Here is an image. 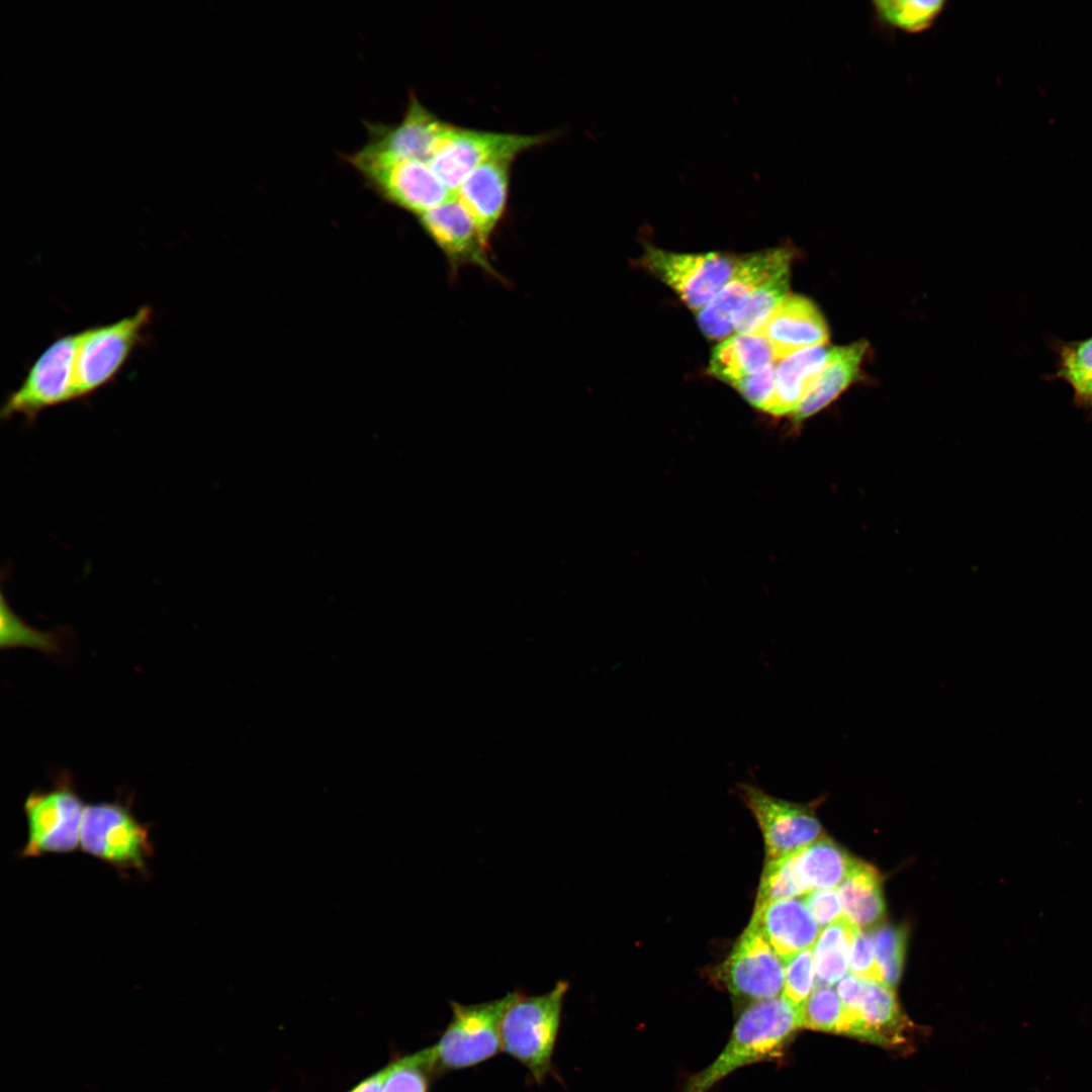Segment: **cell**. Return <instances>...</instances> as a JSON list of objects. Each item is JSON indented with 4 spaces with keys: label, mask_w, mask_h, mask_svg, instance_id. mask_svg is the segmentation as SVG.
Returning a JSON list of instances; mask_svg holds the SVG:
<instances>
[{
    "label": "cell",
    "mask_w": 1092,
    "mask_h": 1092,
    "mask_svg": "<svg viewBox=\"0 0 1092 1092\" xmlns=\"http://www.w3.org/2000/svg\"><path fill=\"white\" fill-rule=\"evenodd\" d=\"M568 984L558 981L545 994L519 995L504 1014L502 1050L521 1062L541 1083L551 1068L562 1004Z\"/></svg>",
    "instance_id": "obj_3"
},
{
    "label": "cell",
    "mask_w": 1092,
    "mask_h": 1092,
    "mask_svg": "<svg viewBox=\"0 0 1092 1092\" xmlns=\"http://www.w3.org/2000/svg\"><path fill=\"white\" fill-rule=\"evenodd\" d=\"M791 260L792 253L785 248L757 252L738 260L727 283L698 311L703 333L710 339L728 336L733 331L734 312L741 302L767 280L789 270Z\"/></svg>",
    "instance_id": "obj_13"
},
{
    "label": "cell",
    "mask_w": 1092,
    "mask_h": 1092,
    "mask_svg": "<svg viewBox=\"0 0 1092 1092\" xmlns=\"http://www.w3.org/2000/svg\"><path fill=\"white\" fill-rule=\"evenodd\" d=\"M866 984V980H862L852 974L844 977L839 982L837 986V994L842 1003L843 1016H857L858 1008L864 993Z\"/></svg>",
    "instance_id": "obj_38"
},
{
    "label": "cell",
    "mask_w": 1092,
    "mask_h": 1092,
    "mask_svg": "<svg viewBox=\"0 0 1092 1092\" xmlns=\"http://www.w3.org/2000/svg\"><path fill=\"white\" fill-rule=\"evenodd\" d=\"M875 20L882 27L907 33L928 29L944 10L943 0H876L872 2Z\"/></svg>",
    "instance_id": "obj_28"
},
{
    "label": "cell",
    "mask_w": 1092,
    "mask_h": 1092,
    "mask_svg": "<svg viewBox=\"0 0 1092 1092\" xmlns=\"http://www.w3.org/2000/svg\"><path fill=\"white\" fill-rule=\"evenodd\" d=\"M835 349L816 346L779 360L775 366V396L770 414H795Z\"/></svg>",
    "instance_id": "obj_20"
},
{
    "label": "cell",
    "mask_w": 1092,
    "mask_h": 1092,
    "mask_svg": "<svg viewBox=\"0 0 1092 1092\" xmlns=\"http://www.w3.org/2000/svg\"><path fill=\"white\" fill-rule=\"evenodd\" d=\"M738 259L720 253L680 254L647 248L641 264L694 309L706 306L731 277Z\"/></svg>",
    "instance_id": "obj_10"
},
{
    "label": "cell",
    "mask_w": 1092,
    "mask_h": 1092,
    "mask_svg": "<svg viewBox=\"0 0 1092 1092\" xmlns=\"http://www.w3.org/2000/svg\"><path fill=\"white\" fill-rule=\"evenodd\" d=\"M801 1027L802 1011L783 996L752 1002L738 1017L723 1051L690 1077L680 1092H708L741 1067L779 1058Z\"/></svg>",
    "instance_id": "obj_1"
},
{
    "label": "cell",
    "mask_w": 1092,
    "mask_h": 1092,
    "mask_svg": "<svg viewBox=\"0 0 1092 1092\" xmlns=\"http://www.w3.org/2000/svg\"><path fill=\"white\" fill-rule=\"evenodd\" d=\"M789 858L804 895L839 886L855 860L826 837L790 853Z\"/></svg>",
    "instance_id": "obj_21"
},
{
    "label": "cell",
    "mask_w": 1092,
    "mask_h": 1092,
    "mask_svg": "<svg viewBox=\"0 0 1092 1092\" xmlns=\"http://www.w3.org/2000/svg\"><path fill=\"white\" fill-rule=\"evenodd\" d=\"M717 977L737 998L752 1002L772 999L783 994L785 965L762 933L749 923Z\"/></svg>",
    "instance_id": "obj_12"
},
{
    "label": "cell",
    "mask_w": 1092,
    "mask_h": 1092,
    "mask_svg": "<svg viewBox=\"0 0 1092 1092\" xmlns=\"http://www.w3.org/2000/svg\"><path fill=\"white\" fill-rule=\"evenodd\" d=\"M856 1022L848 1035L872 1043L893 1046L904 1042L908 1021L902 1014L892 988L867 981Z\"/></svg>",
    "instance_id": "obj_19"
},
{
    "label": "cell",
    "mask_w": 1092,
    "mask_h": 1092,
    "mask_svg": "<svg viewBox=\"0 0 1092 1092\" xmlns=\"http://www.w3.org/2000/svg\"><path fill=\"white\" fill-rule=\"evenodd\" d=\"M750 924L762 933L783 962L812 947L819 935V926L804 900L796 898L755 906Z\"/></svg>",
    "instance_id": "obj_18"
},
{
    "label": "cell",
    "mask_w": 1092,
    "mask_h": 1092,
    "mask_svg": "<svg viewBox=\"0 0 1092 1092\" xmlns=\"http://www.w3.org/2000/svg\"><path fill=\"white\" fill-rule=\"evenodd\" d=\"M435 1068L432 1046L405 1057L383 1070L382 1092H427L428 1074Z\"/></svg>",
    "instance_id": "obj_30"
},
{
    "label": "cell",
    "mask_w": 1092,
    "mask_h": 1092,
    "mask_svg": "<svg viewBox=\"0 0 1092 1092\" xmlns=\"http://www.w3.org/2000/svg\"><path fill=\"white\" fill-rule=\"evenodd\" d=\"M872 936L883 983L894 989L903 972L907 930L904 926L880 924Z\"/></svg>",
    "instance_id": "obj_31"
},
{
    "label": "cell",
    "mask_w": 1092,
    "mask_h": 1092,
    "mask_svg": "<svg viewBox=\"0 0 1092 1092\" xmlns=\"http://www.w3.org/2000/svg\"><path fill=\"white\" fill-rule=\"evenodd\" d=\"M804 895L792 870L789 854L767 860L760 878L755 906Z\"/></svg>",
    "instance_id": "obj_32"
},
{
    "label": "cell",
    "mask_w": 1092,
    "mask_h": 1092,
    "mask_svg": "<svg viewBox=\"0 0 1092 1092\" xmlns=\"http://www.w3.org/2000/svg\"><path fill=\"white\" fill-rule=\"evenodd\" d=\"M513 161L497 160L478 167L454 193L488 245L506 211Z\"/></svg>",
    "instance_id": "obj_17"
},
{
    "label": "cell",
    "mask_w": 1092,
    "mask_h": 1092,
    "mask_svg": "<svg viewBox=\"0 0 1092 1092\" xmlns=\"http://www.w3.org/2000/svg\"><path fill=\"white\" fill-rule=\"evenodd\" d=\"M858 928L844 915L818 936L812 949L818 986L831 987L845 976L850 946Z\"/></svg>",
    "instance_id": "obj_26"
},
{
    "label": "cell",
    "mask_w": 1092,
    "mask_h": 1092,
    "mask_svg": "<svg viewBox=\"0 0 1092 1092\" xmlns=\"http://www.w3.org/2000/svg\"><path fill=\"white\" fill-rule=\"evenodd\" d=\"M777 361L774 349L761 334H736L713 351L710 372L732 385L742 377L757 373Z\"/></svg>",
    "instance_id": "obj_23"
},
{
    "label": "cell",
    "mask_w": 1092,
    "mask_h": 1092,
    "mask_svg": "<svg viewBox=\"0 0 1092 1092\" xmlns=\"http://www.w3.org/2000/svg\"><path fill=\"white\" fill-rule=\"evenodd\" d=\"M867 349L868 343L864 341L836 347L834 355L795 412V420L803 421L818 413L855 380Z\"/></svg>",
    "instance_id": "obj_22"
},
{
    "label": "cell",
    "mask_w": 1092,
    "mask_h": 1092,
    "mask_svg": "<svg viewBox=\"0 0 1092 1092\" xmlns=\"http://www.w3.org/2000/svg\"><path fill=\"white\" fill-rule=\"evenodd\" d=\"M384 1072L381 1071L360 1083L351 1092H382Z\"/></svg>",
    "instance_id": "obj_39"
},
{
    "label": "cell",
    "mask_w": 1092,
    "mask_h": 1092,
    "mask_svg": "<svg viewBox=\"0 0 1092 1092\" xmlns=\"http://www.w3.org/2000/svg\"><path fill=\"white\" fill-rule=\"evenodd\" d=\"M428 236L445 255L451 274L465 266H475L500 279L488 257V244L474 220L455 195L419 215Z\"/></svg>",
    "instance_id": "obj_14"
},
{
    "label": "cell",
    "mask_w": 1092,
    "mask_h": 1092,
    "mask_svg": "<svg viewBox=\"0 0 1092 1092\" xmlns=\"http://www.w3.org/2000/svg\"><path fill=\"white\" fill-rule=\"evenodd\" d=\"M152 308L142 306L116 322L80 331L76 354V398L111 381L124 365L150 323Z\"/></svg>",
    "instance_id": "obj_8"
},
{
    "label": "cell",
    "mask_w": 1092,
    "mask_h": 1092,
    "mask_svg": "<svg viewBox=\"0 0 1092 1092\" xmlns=\"http://www.w3.org/2000/svg\"><path fill=\"white\" fill-rule=\"evenodd\" d=\"M759 334L771 345L777 361L798 351L823 346L829 338L826 323L808 298L789 294Z\"/></svg>",
    "instance_id": "obj_16"
},
{
    "label": "cell",
    "mask_w": 1092,
    "mask_h": 1092,
    "mask_svg": "<svg viewBox=\"0 0 1092 1092\" xmlns=\"http://www.w3.org/2000/svg\"><path fill=\"white\" fill-rule=\"evenodd\" d=\"M790 269L785 270L748 295L732 318L737 334H757L789 295Z\"/></svg>",
    "instance_id": "obj_27"
},
{
    "label": "cell",
    "mask_w": 1092,
    "mask_h": 1092,
    "mask_svg": "<svg viewBox=\"0 0 1092 1092\" xmlns=\"http://www.w3.org/2000/svg\"><path fill=\"white\" fill-rule=\"evenodd\" d=\"M357 171L385 200L418 216L454 195L427 163L398 161Z\"/></svg>",
    "instance_id": "obj_15"
},
{
    "label": "cell",
    "mask_w": 1092,
    "mask_h": 1092,
    "mask_svg": "<svg viewBox=\"0 0 1092 1092\" xmlns=\"http://www.w3.org/2000/svg\"><path fill=\"white\" fill-rule=\"evenodd\" d=\"M783 997L801 1011L814 990L815 968L812 948H806L784 962Z\"/></svg>",
    "instance_id": "obj_34"
},
{
    "label": "cell",
    "mask_w": 1092,
    "mask_h": 1092,
    "mask_svg": "<svg viewBox=\"0 0 1092 1092\" xmlns=\"http://www.w3.org/2000/svg\"><path fill=\"white\" fill-rule=\"evenodd\" d=\"M452 125L412 95L402 119L394 125L368 123V142L347 160L356 170L398 161L430 165Z\"/></svg>",
    "instance_id": "obj_4"
},
{
    "label": "cell",
    "mask_w": 1092,
    "mask_h": 1092,
    "mask_svg": "<svg viewBox=\"0 0 1092 1092\" xmlns=\"http://www.w3.org/2000/svg\"><path fill=\"white\" fill-rule=\"evenodd\" d=\"M843 1007L838 994L828 986H818L802 1010V1025L818 1031L836 1032Z\"/></svg>",
    "instance_id": "obj_33"
},
{
    "label": "cell",
    "mask_w": 1092,
    "mask_h": 1092,
    "mask_svg": "<svg viewBox=\"0 0 1092 1092\" xmlns=\"http://www.w3.org/2000/svg\"><path fill=\"white\" fill-rule=\"evenodd\" d=\"M549 134L487 131L452 125L430 166L454 194L478 167L497 160H515L523 152L542 145Z\"/></svg>",
    "instance_id": "obj_9"
},
{
    "label": "cell",
    "mask_w": 1092,
    "mask_h": 1092,
    "mask_svg": "<svg viewBox=\"0 0 1092 1092\" xmlns=\"http://www.w3.org/2000/svg\"><path fill=\"white\" fill-rule=\"evenodd\" d=\"M838 892L844 915L857 927H873L885 916L881 877L874 867L855 858Z\"/></svg>",
    "instance_id": "obj_25"
},
{
    "label": "cell",
    "mask_w": 1092,
    "mask_h": 1092,
    "mask_svg": "<svg viewBox=\"0 0 1092 1092\" xmlns=\"http://www.w3.org/2000/svg\"><path fill=\"white\" fill-rule=\"evenodd\" d=\"M80 848L122 877L129 873L149 875V860L155 849L150 825L138 820L128 801L86 805Z\"/></svg>",
    "instance_id": "obj_2"
},
{
    "label": "cell",
    "mask_w": 1092,
    "mask_h": 1092,
    "mask_svg": "<svg viewBox=\"0 0 1092 1092\" xmlns=\"http://www.w3.org/2000/svg\"><path fill=\"white\" fill-rule=\"evenodd\" d=\"M803 900L819 927H827L844 916L839 892L834 889L810 892Z\"/></svg>",
    "instance_id": "obj_37"
},
{
    "label": "cell",
    "mask_w": 1092,
    "mask_h": 1092,
    "mask_svg": "<svg viewBox=\"0 0 1092 1092\" xmlns=\"http://www.w3.org/2000/svg\"><path fill=\"white\" fill-rule=\"evenodd\" d=\"M85 807L71 781L65 778L49 791L30 793L23 805L27 838L17 856L30 858L77 850Z\"/></svg>",
    "instance_id": "obj_6"
},
{
    "label": "cell",
    "mask_w": 1092,
    "mask_h": 1092,
    "mask_svg": "<svg viewBox=\"0 0 1092 1092\" xmlns=\"http://www.w3.org/2000/svg\"><path fill=\"white\" fill-rule=\"evenodd\" d=\"M520 994L477 1004L451 1002L452 1019L433 1045L436 1068L457 1070L486 1061L502 1050L500 1024L505 1012Z\"/></svg>",
    "instance_id": "obj_5"
},
{
    "label": "cell",
    "mask_w": 1092,
    "mask_h": 1092,
    "mask_svg": "<svg viewBox=\"0 0 1092 1092\" xmlns=\"http://www.w3.org/2000/svg\"><path fill=\"white\" fill-rule=\"evenodd\" d=\"M1 648L29 647L48 654L62 652L61 638L56 632H44L28 626L1 600Z\"/></svg>",
    "instance_id": "obj_29"
},
{
    "label": "cell",
    "mask_w": 1092,
    "mask_h": 1092,
    "mask_svg": "<svg viewBox=\"0 0 1092 1092\" xmlns=\"http://www.w3.org/2000/svg\"><path fill=\"white\" fill-rule=\"evenodd\" d=\"M1049 347L1056 355L1055 371L1043 378L1067 383L1073 404L1092 419V336L1072 341L1052 337Z\"/></svg>",
    "instance_id": "obj_24"
},
{
    "label": "cell",
    "mask_w": 1092,
    "mask_h": 1092,
    "mask_svg": "<svg viewBox=\"0 0 1092 1092\" xmlns=\"http://www.w3.org/2000/svg\"><path fill=\"white\" fill-rule=\"evenodd\" d=\"M776 363L757 373L742 377L731 386L735 387L749 403L770 413L775 396Z\"/></svg>",
    "instance_id": "obj_36"
},
{
    "label": "cell",
    "mask_w": 1092,
    "mask_h": 1092,
    "mask_svg": "<svg viewBox=\"0 0 1092 1092\" xmlns=\"http://www.w3.org/2000/svg\"><path fill=\"white\" fill-rule=\"evenodd\" d=\"M80 332L51 343L1 408L3 419L21 415L32 423L43 410L76 399V354Z\"/></svg>",
    "instance_id": "obj_7"
},
{
    "label": "cell",
    "mask_w": 1092,
    "mask_h": 1092,
    "mask_svg": "<svg viewBox=\"0 0 1092 1092\" xmlns=\"http://www.w3.org/2000/svg\"><path fill=\"white\" fill-rule=\"evenodd\" d=\"M737 792L762 832L767 860L795 852L821 835L822 827L811 805L772 797L747 783L739 784Z\"/></svg>",
    "instance_id": "obj_11"
},
{
    "label": "cell",
    "mask_w": 1092,
    "mask_h": 1092,
    "mask_svg": "<svg viewBox=\"0 0 1092 1092\" xmlns=\"http://www.w3.org/2000/svg\"><path fill=\"white\" fill-rule=\"evenodd\" d=\"M848 967L852 975L862 980L883 983L873 936L861 928L854 934Z\"/></svg>",
    "instance_id": "obj_35"
}]
</instances>
